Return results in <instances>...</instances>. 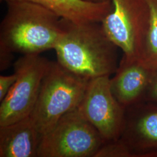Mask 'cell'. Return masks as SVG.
Masks as SVG:
<instances>
[{
    "label": "cell",
    "mask_w": 157,
    "mask_h": 157,
    "mask_svg": "<svg viewBox=\"0 0 157 157\" xmlns=\"http://www.w3.org/2000/svg\"><path fill=\"white\" fill-rule=\"evenodd\" d=\"M90 80L71 72L58 62L50 61L30 116L41 135L78 107Z\"/></svg>",
    "instance_id": "obj_3"
},
{
    "label": "cell",
    "mask_w": 157,
    "mask_h": 157,
    "mask_svg": "<svg viewBox=\"0 0 157 157\" xmlns=\"http://www.w3.org/2000/svg\"><path fill=\"white\" fill-rule=\"evenodd\" d=\"M6 4L0 26L1 47L22 55L54 50L63 31L62 19L32 2L12 1Z\"/></svg>",
    "instance_id": "obj_2"
},
{
    "label": "cell",
    "mask_w": 157,
    "mask_h": 157,
    "mask_svg": "<svg viewBox=\"0 0 157 157\" xmlns=\"http://www.w3.org/2000/svg\"><path fill=\"white\" fill-rule=\"evenodd\" d=\"M16 73L9 76H0V102L2 101L17 80Z\"/></svg>",
    "instance_id": "obj_15"
},
{
    "label": "cell",
    "mask_w": 157,
    "mask_h": 157,
    "mask_svg": "<svg viewBox=\"0 0 157 157\" xmlns=\"http://www.w3.org/2000/svg\"><path fill=\"white\" fill-rule=\"evenodd\" d=\"M105 141L76 108L42 135L38 157H94Z\"/></svg>",
    "instance_id": "obj_4"
},
{
    "label": "cell",
    "mask_w": 157,
    "mask_h": 157,
    "mask_svg": "<svg viewBox=\"0 0 157 157\" xmlns=\"http://www.w3.org/2000/svg\"><path fill=\"white\" fill-rule=\"evenodd\" d=\"M27 1L43 6L62 19L75 23H101L112 9V0L100 2L84 0H1Z\"/></svg>",
    "instance_id": "obj_11"
},
{
    "label": "cell",
    "mask_w": 157,
    "mask_h": 157,
    "mask_svg": "<svg viewBox=\"0 0 157 157\" xmlns=\"http://www.w3.org/2000/svg\"><path fill=\"white\" fill-rule=\"evenodd\" d=\"M143 101L157 104V70L153 71Z\"/></svg>",
    "instance_id": "obj_14"
},
{
    "label": "cell",
    "mask_w": 157,
    "mask_h": 157,
    "mask_svg": "<svg viewBox=\"0 0 157 157\" xmlns=\"http://www.w3.org/2000/svg\"><path fill=\"white\" fill-rule=\"evenodd\" d=\"M41 137L30 117L0 126V157H38Z\"/></svg>",
    "instance_id": "obj_10"
},
{
    "label": "cell",
    "mask_w": 157,
    "mask_h": 157,
    "mask_svg": "<svg viewBox=\"0 0 157 157\" xmlns=\"http://www.w3.org/2000/svg\"><path fill=\"white\" fill-rule=\"evenodd\" d=\"M77 109L106 141L120 138L126 108L113 95L109 76L90 79Z\"/></svg>",
    "instance_id": "obj_7"
},
{
    "label": "cell",
    "mask_w": 157,
    "mask_h": 157,
    "mask_svg": "<svg viewBox=\"0 0 157 157\" xmlns=\"http://www.w3.org/2000/svg\"><path fill=\"white\" fill-rule=\"evenodd\" d=\"M13 52L0 46V70L4 71L10 67L13 59Z\"/></svg>",
    "instance_id": "obj_16"
},
{
    "label": "cell",
    "mask_w": 157,
    "mask_h": 157,
    "mask_svg": "<svg viewBox=\"0 0 157 157\" xmlns=\"http://www.w3.org/2000/svg\"><path fill=\"white\" fill-rule=\"evenodd\" d=\"M94 157H134L133 154L120 138L105 141Z\"/></svg>",
    "instance_id": "obj_13"
},
{
    "label": "cell",
    "mask_w": 157,
    "mask_h": 157,
    "mask_svg": "<svg viewBox=\"0 0 157 157\" xmlns=\"http://www.w3.org/2000/svg\"><path fill=\"white\" fill-rule=\"evenodd\" d=\"M112 9L101 24L107 37L122 51V61H139L150 20L147 0H112Z\"/></svg>",
    "instance_id": "obj_5"
},
{
    "label": "cell",
    "mask_w": 157,
    "mask_h": 157,
    "mask_svg": "<svg viewBox=\"0 0 157 157\" xmlns=\"http://www.w3.org/2000/svg\"><path fill=\"white\" fill-rule=\"evenodd\" d=\"M63 25L54 48L62 67L89 79L115 73L118 47L107 37L101 23H75L63 19Z\"/></svg>",
    "instance_id": "obj_1"
},
{
    "label": "cell",
    "mask_w": 157,
    "mask_h": 157,
    "mask_svg": "<svg viewBox=\"0 0 157 157\" xmlns=\"http://www.w3.org/2000/svg\"><path fill=\"white\" fill-rule=\"evenodd\" d=\"M153 71L139 61H121L115 76L110 78L113 95L125 108L143 101Z\"/></svg>",
    "instance_id": "obj_9"
},
{
    "label": "cell",
    "mask_w": 157,
    "mask_h": 157,
    "mask_svg": "<svg viewBox=\"0 0 157 157\" xmlns=\"http://www.w3.org/2000/svg\"><path fill=\"white\" fill-rule=\"evenodd\" d=\"M150 8V20L147 29L139 61L151 71L157 70V0H147Z\"/></svg>",
    "instance_id": "obj_12"
},
{
    "label": "cell",
    "mask_w": 157,
    "mask_h": 157,
    "mask_svg": "<svg viewBox=\"0 0 157 157\" xmlns=\"http://www.w3.org/2000/svg\"><path fill=\"white\" fill-rule=\"evenodd\" d=\"M50 61L40 54L22 55L14 63L17 80L0 104V126L29 117Z\"/></svg>",
    "instance_id": "obj_6"
},
{
    "label": "cell",
    "mask_w": 157,
    "mask_h": 157,
    "mask_svg": "<svg viewBox=\"0 0 157 157\" xmlns=\"http://www.w3.org/2000/svg\"><path fill=\"white\" fill-rule=\"evenodd\" d=\"M86 1H89V2H100L102 1H104L105 0H84Z\"/></svg>",
    "instance_id": "obj_17"
},
{
    "label": "cell",
    "mask_w": 157,
    "mask_h": 157,
    "mask_svg": "<svg viewBox=\"0 0 157 157\" xmlns=\"http://www.w3.org/2000/svg\"><path fill=\"white\" fill-rule=\"evenodd\" d=\"M120 139L134 157H157V104L141 101L126 108Z\"/></svg>",
    "instance_id": "obj_8"
}]
</instances>
